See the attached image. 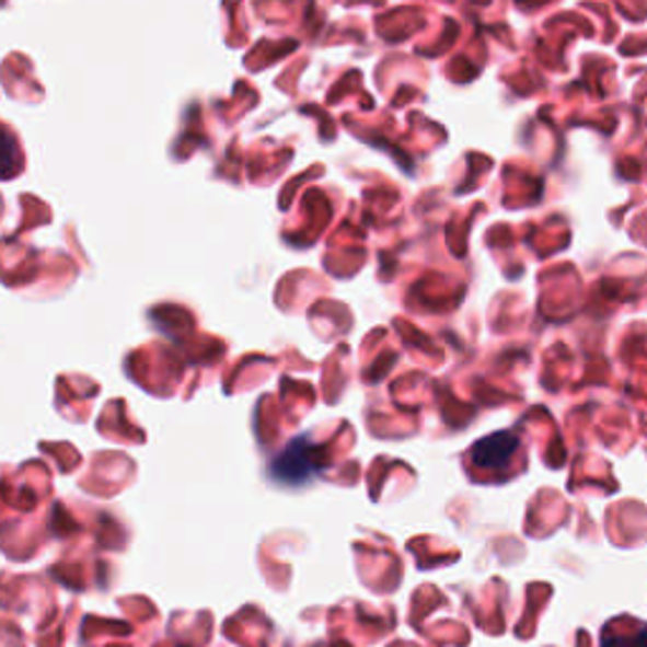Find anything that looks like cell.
<instances>
[{"label": "cell", "instance_id": "3", "mask_svg": "<svg viewBox=\"0 0 647 647\" xmlns=\"http://www.w3.org/2000/svg\"><path fill=\"white\" fill-rule=\"evenodd\" d=\"M600 647H647V627L643 620L614 617L602 627Z\"/></svg>", "mask_w": 647, "mask_h": 647}, {"label": "cell", "instance_id": "2", "mask_svg": "<svg viewBox=\"0 0 647 647\" xmlns=\"http://www.w3.org/2000/svg\"><path fill=\"white\" fill-rule=\"evenodd\" d=\"M521 440L511 430L494 432V436L481 438L476 446L471 448V463L476 469L486 471H501L513 461V455L519 453Z\"/></svg>", "mask_w": 647, "mask_h": 647}, {"label": "cell", "instance_id": "4", "mask_svg": "<svg viewBox=\"0 0 647 647\" xmlns=\"http://www.w3.org/2000/svg\"><path fill=\"white\" fill-rule=\"evenodd\" d=\"M19 147H15V139L11 137V132H5L3 127H0V180L11 177L15 170H19Z\"/></svg>", "mask_w": 647, "mask_h": 647}, {"label": "cell", "instance_id": "1", "mask_svg": "<svg viewBox=\"0 0 647 647\" xmlns=\"http://www.w3.org/2000/svg\"><path fill=\"white\" fill-rule=\"evenodd\" d=\"M324 471V448L309 436L286 443L268 465V476L281 486H304Z\"/></svg>", "mask_w": 647, "mask_h": 647}]
</instances>
